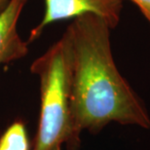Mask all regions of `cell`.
Returning a JSON list of instances; mask_svg holds the SVG:
<instances>
[{
    "label": "cell",
    "mask_w": 150,
    "mask_h": 150,
    "mask_svg": "<svg viewBox=\"0 0 150 150\" xmlns=\"http://www.w3.org/2000/svg\"><path fill=\"white\" fill-rule=\"evenodd\" d=\"M45 10L41 22L31 29L28 42L36 40L48 25L74 19L84 14L103 18L112 28L119 25L123 9L122 0H44Z\"/></svg>",
    "instance_id": "3"
},
{
    "label": "cell",
    "mask_w": 150,
    "mask_h": 150,
    "mask_svg": "<svg viewBox=\"0 0 150 150\" xmlns=\"http://www.w3.org/2000/svg\"><path fill=\"white\" fill-rule=\"evenodd\" d=\"M142 16L144 17L146 20H147V22L149 23V25H150V10L142 12Z\"/></svg>",
    "instance_id": "8"
},
{
    "label": "cell",
    "mask_w": 150,
    "mask_h": 150,
    "mask_svg": "<svg viewBox=\"0 0 150 150\" xmlns=\"http://www.w3.org/2000/svg\"><path fill=\"white\" fill-rule=\"evenodd\" d=\"M11 0H0V14L5 10Z\"/></svg>",
    "instance_id": "7"
},
{
    "label": "cell",
    "mask_w": 150,
    "mask_h": 150,
    "mask_svg": "<svg viewBox=\"0 0 150 150\" xmlns=\"http://www.w3.org/2000/svg\"><path fill=\"white\" fill-rule=\"evenodd\" d=\"M0 150H30L25 124L14 122L0 137Z\"/></svg>",
    "instance_id": "5"
},
{
    "label": "cell",
    "mask_w": 150,
    "mask_h": 150,
    "mask_svg": "<svg viewBox=\"0 0 150 150\" xmlns=\"http://www.w3.org/2000/svg\"><path fill=\"white\" fill-rule=\"evenodd\" d=\"M129 1L136 4L137 7L139 9L140 13L150 10V0H129Z\"/></svg>",
    "instance_id": "6"
},
{
    "label": "cell",
    "mask_w": 150,
    "mask_h": 150,
    "mask_svg": "<svg viewBox=\"0 0 150 150\" xmlns=\"http://www.w3.org/2000/svg\"><path fill=\"white\" fill-rule=\"evenodd\" d=\"M112 29L103 18L84 14L74 18L65 30L71 50L67 150H79L83 131L96 134L109 123L150 129L144 103L114 61Z\"/></svg>",
    "instance_id": "1"
},
{
    "label": "cell",
    "mask_w": 150,
    "mask_h": 150,
    "mask_svg": "<svg viewBox=\"0 0 150 150\" xmlns=\"http://www.w3.org/2000/svg\"><path fill=\"white\" fill-rule=\"evenodd\" d=\"M28 0H11L0 14V67L28 55V42L18 31V22Z\"/></svg>",
    "instance_id": "4"
},
{
    "label": "cell",
    "mask_w": 150,
    "mask_h": 150,
    "mask_svg": "<svg viewBox=\"0 0 150 150\" xmlns=\"http://www.w3.org/2000/svg\"><path fill=\"white\" fill-rule=\"evenodd\" d=\"M40 88V114L30 150H62L70 133L71 50L67 31L30 65Z\"/></svg>",
    "instance_id": "2"
}]
</instances>
